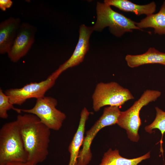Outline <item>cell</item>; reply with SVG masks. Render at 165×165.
Here are the masks:
<instances>
[{
	"instance_id": "obj_1",
	"label": "cell",
	"mask_w": 165,
	"mask_h": 165,
	"mask_svg": "<svg viewBox=\"0 0 165 165\" xmlns=\"http://www.w3.org/2000/svg\"><path fill=\"white\" fill-rule=\"evenodd\" d=\"M16 121L28 153L27 162L32 165L43 162L49 154L50 129L33 114L19 115Z\"/></svg>"
},
{
	"instance_id": "obj_2",
	"label": "cell",
	"mask_w": 165,
	"mask_h": 165,
	"mask_svg": "<svg viewBox=\"0 0 165 165\" xmlns=\"http://www.w3.org/2000/svg\"><path fill=\"white\" fill-rule=\"evenodd\" d=\"M28 155L17 121L4 124L0 130V165L28 161Z\"/></svg>"
},
{
	"instance_id": "obj_3",
	"label": "cell",
	"mask_w": 165,
	"mask_h": 165,
	"mask_svg": "<svg viewBox=\"0 0 165 165\" xmlns=\"http://www.w3.org/2000/svg\"><path fill=\"white\" fill-rule=\"evenodd\" d=\"M96 11L97 19L93 27L94 31H100L108 27L110 32L117 37L126 32H132L133 29L142 31L137 26L135 22L113 10L105 3L98 2Z\"/></svg>"
},
{
	"instance_id": "obj_4",
	"label": "cell",
	"mask_w": 165,
	"mask_h": 165,
	"mask_svg": "<svg viewBox=\"0 0 165 165\" xmlns=\"http://www.w3.org/2000/svg\"><path fill=\"white\" fill-rule=\"evenodd\" d=\"M161 94L158 90H146L130 108L121 112L117 124L126 130L128 138L132 141L137 142L139 139L138 131L141 124L140 110L144 106L156 100Z\"/></svg>"
},
{
	"instance_id": "obj_5",
	"label": "cell",
	"mask_w": 165,
	"mask_h": 165,
	"mask_svg": "<svg viewBox=\"0 0 165 165\" xmlns=\"http://www.w3.org/2000/svg\"><path fill=\"white\" fill-rule=\"evenodd\" d=\"M134 97L127 89L117 82L98 83L92 96L93 108L95 112L106 105L119 106Z\"/></svg>"
},
{
	"instance_id": "obj_6",
	"label": "cell",
	"mask_w": 165,
	"mask_h": 165,
	"mask_svg": "<svg viewBox=\"0 0 165 165\" xmlns=\"http://www.w3.org/2000/svg\"><path fill=\"white\" fill-rule=\"evenodd\" d=\"M121 112L119 106H109L104 108L102 116L86 132L77 165H87L89 163L92 157L90 146L94 138L103 127L117 124Z\"/></svg>"
},
{
	"instance_id": "obj_7",
	"label": "cell",
	"mask_w": 165,
	"mask_h": 165,
	"mask_svg": "<svg viewBox=\"0 0 165 165\" xmlns=\"http://www.w3.org/2000/svg\"><path fill=\"white\" fill-rule=\"evenodd\" d=\"M57 101L51 97L44 96L37 99L35 104L29 109H20L21 112L33 114L50 130H58L65 119V114L56 108Z\"/></svg>"
},
{
	"instance_id": "obj_8",
	"label": "cell",
	"mask_w": 165,
	"mask_h": 165,
	"mask_svg": "<svg viewBox=\"0 0 165 165\" xmlns=\"http://www.w3.org/2000/svg\"><path fill=\"white\" fill-rule=\"evenodd\" d=\"M57 79L51 74L46 79L39 82H31L20 88H11L5 91L13 105H21L31 98L37 99L44 96L54 85Z\"/></svg>"
},
{
	"instance_id": "obj_9",
	"label": "cell",
	"mask_w": 165,
	"mask_h": 165,
	"mask_svg": "<svg viewBox=\"0 0 165 165\" xmlns=\"http://www.w3.org/2000/svg\"><path fill=\"white\" fill-rule=\"evenodd\" d=\"M36 28L27 22L20 24L16 36L7 53L12 62H16L28 52L34 43Z\"/></svg>"
},
{
	"instance_id": "obj_10",
	"label": "cell",
	"mask_w": 165,
	"mask_h": 165,
	"mask_svg": "<svg viewBox=\"0 0 165 165\" xmlns=\"http://www.w3.org/2000/svg\"><path fill=\"white\" fill-rule=\"evenodd\" d=\"M94 31L93 27H88L85 24L80 26L79 37L75 50L70 58L52 74L56 79L67 69L77 66L82 62L89 48L90 35Z\"/></svg>"
},
{
	"instance_id": "obj_11",
	"label": "cell",
	"mask_w": 165,
	"mask_h": 165,
	"mask_svg": "<svg viewBox=\"0 0 165 165\" xmlns=\"http://www.w3.org/2000/svg\"><path fill=\"white\" fill-rule=\"evenodd\" d=\"M20 18L10 17L0 23V53H7L21 24Z\"/></svg>"
},
{
	"instance_id": "obj_12",
	"label": "cell",
	"mask_w": 165,
	"mask_h": 165,
	"mask_svg": "<svg viewBox=\"0 0 165 165\" xmlns=\"http://www.w3.org/2000/svg\"><path fill=\"white\" fill-rule=\"evenodd\" d=\"M90 112L84 107L80 113V118L78 128L68 148L70 153V160L68 165H77L80 148L82 145L84 137L85 127Z\"/></svg>"
},
{
	"instance_id": "obj_13",
	"label": "cell",
	"mask_w": 165,
	"mask_h": 165,
	"mask_svg": "<svg viewBox=\"0 0 165 165\" xmlns=\"http://www.w3.org/2000/svg\"><path fill=\"white\" fill-rule=\"evenodd\" d=\"M125 59L128 66L131 68L144 64H159L165 65V53L154 48L150 47L144 53L137 55H127Z\"/></svg>"
},
{
	"instance_id": "obj_14",
	"label": "cell",
	"mask_w": 165,
	"mask_h": 165,
	"mask_svg": "<svg viewBox=\"0 0 165 165\" xmlns=\"http://www.w3.org/2000/svg\"><path fill=\"white\" fill-rule=\"evenodd\" d=\"M104 3L113 6L122 11L131 12L137 15L152 14L156 11V5L154 2L145 5H139L127 0H105Z\"/></svg>"
},
{
	"instance_id": "obj_15",
	"label": "cell",
	"mask_w": 165,
	"mask_h": 165,
	"mask_svg": "<svg viewBox=\"0 0 165 165\" xmlns=\"http://www.w3.org/2000/svg\"><path fill=\"white\" fill-rule=\"evenodd\" d=\"M136 25L142 30V28H152L155 33L165 35V1L158 13L147 16L139 22H136Z\"/></svg>"
},
{
	"instance_id": "obj_16",
	"label": "cell",
	"mask_w": 165,
	"mask_h": 165,
	"mask_svg": "<svg viewBox=\"0 0 165 165\" xmlns=\"http://www.w3.org/2000/svg\"><path fill=\"white\" fill-rule=\"evenodd\" d=\"M150 152L144 155L133 159H127L120 155L119 151L110 148L104 154L99 165H138L142 160L150 157Z\"/></svg>"
},
{
	"instance_id": "obj_17",
	"label": "cell",
	"mask_w": 165,
	"mask_h": 165,
	"mask_svg": "<svg viewBox=\"0 0 165 165\" xmlns=\"http://www.w3.org/2000/svg\"><path fill=\"white\" fill-rule=\"evenodd\" d=\"M156 116L153 122L150 125L146 126L145 128V131L151 134L152 130L155 129H159L161 132L162 137L160 141V151L163 153L162 148V138L163 135L165 132V112L163 111L157 107H155Z\"/></svg>"
},
{
	"instance_id": "obj_18",
	"label": "cell",
	"mask_w": 165,
	"mask_h": 165,
	"mask_svg": "<svg viewBox=\"0 0 165 165\" xmlns=\"http://www.w3.org/2000/svg\"><path fill=\"white\" fill-rule=\"evenodd\" d=\"M13 104L11 102L8 96L0 89V117L6 119L8 117V111L12 109L18 113L21 112L20 109L15 108Z\"/></svg>"
},
{
	"instance_id": "obj_19",
	"label": "cell",
	"mask_w": 165,
	"mask_h": 165,
	"mask_svg": "<svg viewBox=\"0 0 165 165\" xmlns=\"http://www.w3.org/2000/svg\"><path fill=\"white\" fill-rule=\"evenodd\" d=\"M13 2L11 0H0V8L1 10L5 11L6 9L10 8Z\"/></svg>"
},
{
	"instance_id": "obj_20",
	"label": "cell",
	"mask_w": 165,
	"mask_h": 165,
	"mask_svg": "<svg viewBox=\"0 0 165 165\" xmlns=\"http://www.w3.org/2000/svg\"><path fill=\"white\" fill-rule=\"evenodd\" d=\"M2 165H32L28 162H10Z\"/></svg>"
},
{
	"instance_id": "obj_21",
	"label": "cell",
	"mask_w": 165,
	"mask_h": 165,
	"mask_svg": "<svg viewBox=\"0 0 165 165\" xmlns=\"http://www.w3.org/2000/svg\"><path fill=\"white\" fill-rule=\"evenodd\" d=\"M163 165H165V164H163Z\"/></svg>"
}]
</instances>
